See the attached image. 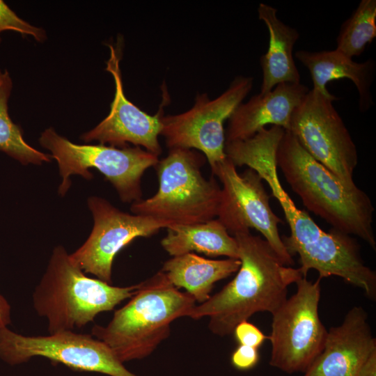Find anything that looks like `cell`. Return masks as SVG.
I'll return each instance as SVG.
<instances>
[{"label": "cell", "instance_id": "cell-20", "mask_svg": "<svg viewBox=\"0 0 376 376\" xmlns=\"http://www.w3.org/2000/svg\"><path fill=\"white\" fill-rule=\"evenodd\" d=\"M13 89V81L7 70H0V150L23 165H40L51 159L29 146L24 139L20 127L14 123L8 113V100Z\"/></svg>", "mask_w": 376, "mask_h": 376}, {"label": "cell", "instance_id": "cell-17", "mask_svg": "<svg viewBox=\"0 0 376 376\" xmlns=\"http://www.w3.org/2000/svg\"><path fill=\"white\" fill-rule=\"evenodd\" d=\"M258 13L269 35L268 49L260 57L263 81L259 93L265 95L281 83H301L292 55L299 37L298 31L281 21L277 10L269 5L260 3Z\"/></svg>", "mask_w": 376, "mask_h": 376}, {"label": "cell", "instance_id": "cell-25", "mask_svg": "<svg viewBox=\"0 0 376 376\" xmlns=\"http://www.w3.org/2000/svg\"><path fill=\"white\" fill-rule=\"evenodd\" d=\"M10 306L4 297L0 294V328L10 324Z\"/></svg>", "mask_w": 376, "mask_h": 376}, {"label": "cell", "instance_id": "cell-10", "mask_svg": "<svg viewBox=\"0 0 376 376\" xmlns=\"http://www.w3.org/2000/svg\"><path fill=\"white\" fill-rule=\"evenodd\" d=\"M44 357L70 368L109 376H138L127 370L110 347L91 334L65 331L27 336L0 328V359L15 366Z\"/></svg>", "mask_w": 376, "mask_h": 376}, {"label": "cell", "instance_id": "cell-26", "mask_svg": "<svg viewBox=\"0 0 376 376\" xmlns=\"http://www.w3.org/2000/svg\"><path fill=\"white\" fill-rule=\"evenodd\" d=\"M357 376H376V352L368 358Z\"/></svg>", "mask_w": 376, "mask_h": 376}, {"label": "cell", "instance_id": "cell-11", "mask_svg": "<svg viewBox=\"0 0 376 376\" xmlns=\"http://www.w3.org/2000/svg\"><path fill=\"white\" fill-rule=\"evenodd\" d=\"M222 184L217 219L228 233H237L253 228L288 266L294 264L279 235V224L282 220L272 210L269 196L263 179L253 169L239 173L236 166L226 157L212 172Z\"/></svg>", "mask_w": 376, "mask_h": 376}, {"label": "cell", "instance_id": "cell-18", "mask_svg": "<svg viewBox=\"0 0 376 376\" xmlns=\"http://www.w3.org/2000/svg\"><path fill=\"white\" fill-rule=\"evenodd\" d=\"M240 266L239 259L212 260L187 253L173 256L161 270L175 288L185 289L202 304L210 298L214 284L237 272Z\"/></svg>", "mask_w": 376, "mask_h": 376}, {"label": "cell", "instance_id": "cell-21", "mask_svg": "<svg viewBox=\"0 0 376 376\" xmlns=\"http://www.w3.org/2000/svg\"><path fill=\"white\" fill-rule=\"evenodd\" d=\"M376 37V1L361 0L341 25L336 49L348 57L361 55Z\"/></svg>", "mask_w": 376, "mask_h": 376}, {"label": "cell", "instance_id": "cell-15", "mask_svg": "<svg viewBox=\"0 0 376 376\" xmlns=\"http://www.w3.org/2000/svg\"><path fill=\"white\" fill-rule=\"evenodd\" d=\"M308 91L301 83H281L265 95L252 96L229 118L226 142L251 138L267 125L289 130L292 114Z\"/></svg>", "mask_w": 376, "mask_h": 376}, {"label": "cell", "instance_id": "cell-22", "mask_svg": "<svg viewBox=\"0 0 376 376\" xmlns=\"http://www.w3.org/2000/svg\"><path fill=\"white\" fill-rule=\"evenodd\" d=\"M13 31L23 36H32L36 41L42 42L47 38L45 31L34 26L20 18L3 1L0 0V33ZM0 37V43L1 42Z\"/></svg>", "mask_w": 376, "mask_h": 376}, {"label": "cell", "instance_id": "cell-2", "mask_svg": "<svg viewBox=\"0 0 376 376\" xmlns=\"http://www.w3.org/2000/svg\"><path fill=\"white\" fill-rule=\"evenodd\" d=\"M276 162L307 210L333 229L357 236L375 250V207L364 191L345 183L317 162L287 130L278 145Z\"/></svg>", "mask_w": 376, "mask_h": 376}, {"label": "cell", "instance_id": "cell-8", "mask_svg": "<svg viewBox=\"0 0 376 376\" xmlns=\"http://www.w3.org/2000/svg\"><path fill=\"white\" fill-rule=\"evenodd\" d=\"M253 78L237 76L217 97L198 95L194 106L176 115L163 116L162 131L169 149L200 150L212 172L226 159L224 122L251 91Z\"/></svg>", "mask_w": 376, "mask_h": 376}, {"label": "cell", "instance_id": "cell-6", "mask_svg": "<svg viewBox=\"0 0 376 376\" xmlns=\"http://www.w3.org/2000/svg\"><path fill=\"white\" fill-rule=\"evenodd\" d=\"M58 166L62 182L58 193L64 196L74 174L91 179L88 171L94 168L102 173L116 189L121 201L134 203L141 200V177L159 162V157L141 147L116 148L102 144H76L58 134L52 127L45 130L39 139Z\"/></svg>", "mask_w": 376, "mask_h": 376}, {"label": "cell", "instance_id": "cell-3", "mask_svg": "<svg viewBox=\"0 0 376 376\" xmlns=\"http://www.w3.org/2000/svg\"><path fill=\"white\" fill-rule=\"evenodd\" d=\"M196 306L159 271L139 283L128 302L106 326L94 325L91 335L107 345L123 363L150 355L171 332L175 320L188 317Z\"/></svg>", "mask_w": 376, "mask_h": 376}, {"label": "cell", "instance_id": "cell-1", "mask_svg": "<svg viewBox=\"0 0 376 376\" xmlns=\"http://www.w3.org/2000/svg\"><path fill=\"white\" fill-rule=\"evenodd\" d=\"M233 236L240 260L235 276L188 316L208 317L209 329L219 336L233 334L237 324L256 313L272 314L287 299L288 287L304 277L299 268L285 265L264 238L250 230Z\"/></svg>", "mask_w": 376, "mask_h": 376}, {"label": "cell", "instance_id": "cell-23", "mask_svg": "<svg viewBox=\"0 0 376 376\" xmlns=\"http://www.w3.org/2000/svg\"><path fill=\"white\" fill-rule=\"evenodd\" d=\"M233 334H234L239 345L256 348H258L266 339H268V336L248 320L242 321L237 324Z\"/></svg>", "mask_w": 376, "mask_h": 376}, {"label": "cell", "instance_id": "cell-24", "mask_svg": "<svg viewBox=\"0 0 376 376\" xmlns=\"http://www.w3.org/2000/svg\"><path fill=\"white\" fill-rule=\"evenodd\" d=\"M231 363L237 369L247 370L256 366L259 352L256 347L239 345L231 355Z\"/></svg>", "mask_w": 376, "mask_h": 376}, {"label": "cell", "instance_id": "cell-13", "mask_svg": "<svg viewBox=\"0 0 376 376\" xmlns=\"http://www.w3.org/2000/svg\"><path fill=\"white\" fill-rule=\"evenodd\" d=\"M110 56L106 70L109 72L115 83V94L108 116L93 129L83 134L80 139L84 142L98 141L111 146L125 148L132 143L143 147L146 150L159 156L162 148L158 136L161 134L164 116L163 109L155 115L141 110L125 95L120 68V51L109 45Z\"/></svg>", "mask_w": 376, "mask_h": 376}, {"label": "cell", "instance_id": "cell-19", "mask_svg": "<svg viewBox=\"0 0 376 376\" xmlns=\"http://www.w3.org/2000/svg\"><path fill=\"white\" fill-rule=\"evenodd\" d=\"M166 229L161 244L172 257L196 251L207 256L239 259L235 237L218 219L194 224H171Z\"/></svg>", "mask_w": 376, "mask_h": 376}, {"label": "cell", "instance_id": "cell-5", "mask_svg": "<svg viewBox=\"0 0 376 376\" xmlns=\"http://www.w3.org/2000/svg\"><path fill=\"white\" fill-rule=\"evenodd\" d=\"M203 155L191 149H169L155 166L159 187L155 194L132 203L133 214L151 217L170 224H194L214 219L221 198V187L206 179L201 168Z\"/></svg>", "mask_w": 376, "mask_h": 376}, {"label": "cell", "instance_id": "cell-9", "mask_svg": "<svg viewBox=\"0 0 376 376\" xmlns=\"http://www.w3.org/2000/svg\"><path fill=\"white\" fill-rule=\"evenodd\" d=\"M338 98L312 89L295 109L289 131L303 148L345 183L354 186L357 146L332 102Z\"/></svg>", "mask_w": 376, "mask_h": 376}, {"label": "cell", "instance_id": "cell-4", "mask_svg": "<svg viewBox=\"0 0 376 376\" xmlns=\"http://www.w3.org/2000/svg\"><path fill=\"white\" fill-rule=\"evenodd\" d=\"M138 287L139 283L113 286L86 276L72 263L65 249L58 245L35 288L33 305L37 314L47 321L49 334L74 331L130 298Z\"/></svg>", "mask_w": 376, "mask_h": 376}, {"label": "cell", "instance_id": "cell-14", "mask_svg": "<svg viewBox=\"0 0 376 376\" xmlns=\"http://www.w3.org/2000/svg\"><path fill=\"white\" fill-rule=\"evenodd\" d=\"M376 352V339L361 306H354L342 323L327 331L323 349L304 376H357Z\"/></svg>", "mask_w": 376, "mask_h": 376}, {"label": "cell", "instance_id": "cell-7", "mask_svg": "<svg viewBox=\"0 0 376 376\" xmlns=\"http://www.w3.org/2000/svg\"><path fill=\"white\" fill-rule=\"evenodd\" d=\"M320 281L301 277L297 292L272 314L269 365L288 374L305 373L321 353L327 335L318 311Z\"/></svg>", "mask_w": 376, "mask_h": 376}, {"label": "cell", "instance_id": "cell-12", "mask_svg": "<svg viewBox=\"0 0 376 376\" xmlns=\"http://www.w3.org/2000/svg\"><path fill=\"white\" fill-rule=\"evenodd\" d=\"M94 226L86 241L70 254L73 263L85 274L111 284L112 264L116 254L134 239L150 237L171 225L151 217L120 211L106 199H88Z\"/></svg>", "mask_w": 376, "mask_h": 376}, {"label": "cell", "instance_id": "cell-16", "mask_svg": "<svg viewBox=\"0 0 376 376\" xmlns=\"http://www.w3.org/2000/svg\"><path fill=\"white\" fill-rule=\"evenodd\" d=\"M295 57L308 68L313 81V89L329 95L331 93L326 88L328 82L347 78L357 88L360 111L364 112L373 105L370 86L375 71L373 59L357 63L337 49L320 52L299 50L295 52Z\"/></svg>", "mask_w": 376, "mask_h": 376}]
</instances>
